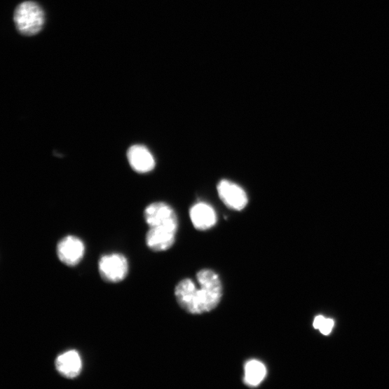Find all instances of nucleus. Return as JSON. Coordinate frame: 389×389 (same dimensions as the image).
<instances>
[{"label": "nucleus", "mask_w": 389, "mask_h": 389, "mask_svg": "<svg viewBox=\"0 0 389 389\" xmlns=\"http://www.w3.org/2000/svg\"><path fill=\"white\" fill-rule=\"evenodd\" d=\"M177 231L162 227H149L146 244L153 252H164L175 244Z\"/></svg>", "instance_id": "obj_9"}, {"label": "nucleus", "mask_w": 389, "mask_h": 389, "mask_svg": "<svg viewBox=\"0 0 389 389\" xmlns=\"http://www.w3.org/2000/svg\"><path fill=\"white\" fill-rule=\"evenodd\" d=\"M57 253L60 261L63 264L69 267H74L82 261L86 253V246L80 238L69 236L60 241Z\"/></svg>", "instance_id": "obj_6"}, {"label": "nucleus", "mask_w": 389, "mask_h": 389, "mask_svg": "<svg viewBox=\"0 0 389 389\" xmlns=\"http://www.w3.org/2000/svg\"><path fill=\"white\" fill-rule=\"evenodd\" d=\"M326 319L322 316L318 317L314 322V327L315 329H320L325 323Z\"/></svg>", "instance_id": "obj_13"}, {"label": "nucleus", "mask_w": 389, "mask_h": 389, "mask_svg": "<svg viewBox=\"0 0 389 389\" xmlns=\"http://www.w3.org/2000/svg\"><path fill=\"white\" fill-rule=\"evenodd\" d=\"M17 29L25 36H34L39 33L44 25L45 16L41 8L34 2H25L19 5L14 13Z\"/></svg>", "instance_id": "obj_2"}, {"label": "nucleus", "mask_w": 389, "mask_h": 389, "mask_svg": "<svg viewBox=\"0 0 389 389\" xmlns=\"http://www.w3.org/2000/svg\"><path fill=\"white\" fill-rule=\"evenodd\" d=\"M144 219L149 227H162L177 232L178 219L172 207L164 202L149 204L144 211Z\"/></svg>", "instance_id": "obj_4"}, {"label": "nucleus", "mask_w": 389, "mask_h": 389, "mask_svg": "<svg viewBox=\"0 0 389 389\" xmlns=\"http://www.w3.org/2000/svg\"><path fill=\"white\" fill-rule=\"evenodd\" d=\"M196 281L191 278L181 280L175 287V296L179 306L191 315L210 313L219 304L222 283L212 270L203 269L196 274Z\"/></svg>", "instance_id": "obj_1"}, {"label": "nucleus", "mask_w": 389, "mask_h": 389, "mask_svg": "<svg viewBox=\"0 0 389 389\" xmlns=\"http://www.w3.org/2000/svg\"><path fill=\"white\" fill-rule=\"evenodd\" d=\"M190 217L193 226L200 231L209 230L217 222L214 207L204 202L197 203L191 207Z\"/></svg>", "instance_id": "obj_10"}, {"label": "nucleus", "mask_w": 389, "mask_h": 389, "mask_svg": "<svg viewBox=\"0 0 389 389\" xmlns=\"http://www.w3.org/2000/svg\"><path fill=\"white\" fill-rule=\"evenodd\" d=\"M267 373L264 362L254 359L250 360L245 365L244 382L250 387H257L264 382Z\"/></svg>", "instance_id": "obj_11"}, {"label": "nucleus", "mask_w": 389, "mask_h": 389, "mask_svg": "<svg viewBox=\"0 0 389 389\" xmlns=\"http://www.w3.org/2000/svg\"><path fill=\"white\" fill-rule=\"evenodd\" d=\"M127 159L130 166L140 174L150 172L156 165L153 154L146 146L142 144H135L129 147Z\"/></svg>", "instance_id": "obj_7"}, {"label": "nucleus", "mask_w": 389, "mask_h": 389, "mask_svg": "<svg viewBox=\"0 0 389 389\" xmlns=\"http://www.w3.org/2000/svg\"><path fill=\"white\" fill-rule=\"evenodd\" d=\"M83 360L79 353L71 350L60 354L55 360V368L64 378L73 379L83 371Z\"/></svg>", "instance_id": "obj_8"}, {"label": "nucleus", "mask_w": 389, "mask_h": 389, "mask_svg": "<svg viewBox=\"0 0 389 389\" xmlns=\"http://www.w3.org/2000/svg\"><path fill=\"white\" fill-rule=\"evenodd\" d=\"M217 191L224 205L233 211H243L248 203L245 191L232 181L221 180L217 186Z\"/></svg>", "instance_id": "obj_5"}, {"label": "nucleus", "mask_w": 389, "mask_h": 389, "mask_svg": "<svg viewBox=\"0 0 389 389\" xmlns=\"http://www.w3.org/2000/svg\"><path fill=\"white\" fill-rule=\"evenodd\" d=\"M334 326V322L332 320H326L322 327L320 329L323 334H329Z\"/></svg>", "instance_id": "obj_12"}, {"label": "nucleus", "mask_w": 389, "mask_h": 389, "mask_svg": "<svg viewBox=\"0 0 389 389\" xmlns=\"http://www.w3.org/2000/svg\"><path fill=\"white\" fill-rule=\"evenodd\" d=\"M129 270L128 259L119 253L103 255L98 263L99 273L103 280L111 283L123 281Z\"/></svg>", "instance_id": "obj_3"}]
</instances>
